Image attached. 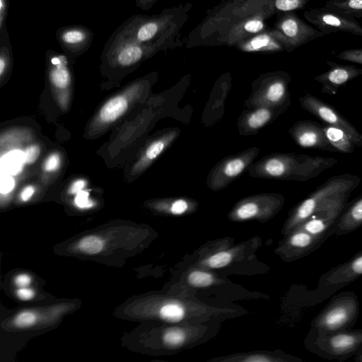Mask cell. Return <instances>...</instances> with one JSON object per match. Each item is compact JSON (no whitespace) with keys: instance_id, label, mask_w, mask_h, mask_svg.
Segmentation results:
<instances>
[{"instance_id":"3957f363","label":"cell","mask_w":362,"mask_h":362,"mask_svg":"<svg viewBox=\"0 0 362 362\" xmlns=\"http://www.w3.org/2000/svg\"><path fill=\"white\" fill-rule=\"evenodd\" d=\"M359 301L352 291H343L334 296L316 317L312 328L321 333H331L352 328L359 318Z\"/></svg>"},{"instance_id":"e575fe53","label":"cell","mask_w":362,"mask_h":362,"mask_svg":"<svg viewBox=\"0 0 362 362\" xmlns=\"http://www.w3.org/2000/svg\"><path fill=\"white\" fill-rule=\"evenodd\" d=\"M9 0H0V31L7 27V20L9 14Z\"/></svg>"},{"instance_id":"6da1fadb","label":"cell","mask_w":362,"mask_h":362,"mask_svg":"<svg viewBox=\"0 0 362 362\" xmlns=\"http://www.w3.org/2000/svg\"><path fill=\"white\" fill-rule=\"evenodd\" d=\"M338 163V160L335 158L296 153L273 154L252 165L249 172L254 178L305 182Z\"/></svg>"},{"instance_id":"f35d334b","label":"cell","mask_w":362,"mask_h":362,"mask_svg":"<svg viewBox=\"0 0 362 362\" xmlns=\"http://www.w3.org/2000/svg\"><path fill=\"white\" fill-rule=\"evenodd\" d=\"M264 28V24L261 21L252 20L247 22L245 27V30L251 34H256Z\"/></svg>"},{"instance_id":"ba28073f","label":"cell","mask_w":362,"mask_h":362,"mask_svg":"<svg viewBox=\"0 0 362 362\" xmlns=\"http://www.w3.org/2000/svg\"><path fill=\"white\" fill-rule=\"evenodd\" d=\"M305 110L328 126L346 133L357 147H362V134L340 112L329 103L311 94H306L299 99Z\"/></svg>"},{"instance_id":"5b68a950","label":"cell","mask_w":362,"mask_h":362,"mask_svg":"<svg viewBox=\"0 0 362 362\" xmlns=\"http://www.w3.org/2000/svg\"><path fill=\"white\" fill-rule=\"evenodd\" d=\"M159 50L141 45L114 31L105 44L101 58L107 67L126 71L136 68Z\"/></svg>"},{"instance_id":"b9f144b4","label":"cell","mask_w":362,"mask_h":362,"mask_svg":"<svg viewBox=\"0 0 362 362\" xmlns=\"http://www.w3.org/2000/svg\"><path fill=\"white\" fill-rule=\"evenodd\" d=\"M17 296L20 298L27 301L34 297V293L31 289L24 287L17 291Z\"/></svg>"},{"instance_id":"74e56055","label":"cell","mask_w":362,"mask_h":362,"mask_svg":"<svg viewBox=\"0 0 362 362\" xmlns=\"http://www.w3.org/2000/svg\"><path fill=\"white\" fill-rule=\"evenodd\" d=\"M89 195L87 192L80 191L75 199L77 205L81 208H91L93 204L88 199Z\"/></svg>"},{"instance_id":"30bf717a","label":"cell","mask_w":362,"mask_h":362,"mask_svg":"<svg viewBox=\"0 0 362 362\" xmlns=\"http://www.w3.org/2000/svg\"><path fill=\"white\" fill-rule=\"evenodd\" d=\"M305 17L325 35L346 32L362 36V27L354 18L339 15L326 8L307 10Z\"/></svg>"},{"instance_id":"277c9868","label":"cell","mask_w":362,"mask_h":362,"mask_svg":"<svg viewBox=\"0 0 362 362\" xmlns=\"http://www.w3.org/2000/svg\"><path fill=\"white\" fill-rule=\"evenodd\" d=\"M361 182L359 176L350 173L330 178L296 207L290 219L291 227L303 224L328 198L343 193H352Z\"/></svg>"},{"instance_id":"4fadbf2b","label":"cell","mask_w":362,"mask_h":362,"mask_svg":"<svg viewBox=\"0 0 362 362\" xmlns=\"http://www.w3.org/2000/svg\"><path fill=\"white\" fill-rule=\"evenodd\" d=\"M280 29L286 48L289 50L325 35L294 14H288L283 17L280 24Z\"/></svg>"},{"instance_id":"d590c367","label":"cell","mask_w":362,"mask_h":362,"mask_svg":"<svg viewBox=\"0 0 362 362\" xmlns=\"http://www.w3.org/2000/svg\"><path fill=\"white\" fill-rule=\"evenodd\" d=\"M40 153V147L38 145L29 147L24 152L25 162L27 164L34 163L39 157Z\"/></svg>"},{"instance_id":"7dc6e473","label":"cell","mask_w":362,"mask_h":362,"mask_svg":"<svg viewBox=\"0 0 362 362\" xmlns=\"http://www.w3.org/2000/svg\"><path fill=\"white\" fill-rule=\"evenodd\" d=\"M249 361H268V359H264V358H261V359L256 358V359H250Z\"/></svg>"},{"instance_id":"9a60e30c","label":"cell","mask_w":362,"mask_h":362,"mask_svg":"<svg viewBox=\"0 0 362 362\" xmlns=\"http://www.w3.org/2000/svg\"><path fill=\"white\" fill-rule=\"evenodd\" d=\"M361 276H362V252L323 275L319 280V288L326 291H336Z\"/></svg>"},{"instance_id":"836d02e7","label":"cell","mask_w":362,"mask_h":362,"mask_svg":"<svg viewBox=\"0 0 362 362\" xmlns=\"http://www.w3.org/2000/svg\"><path fill=\"white\" fill-rule=\"evenodd\" d=\"M190 203L184 198L173 201L170 205V211L175 215H180L187 212L190 208Z\"/></svg>"},{"instance_id":"7402d4cb","label":"cell","mask_w":362,"mask_h":362,"mask_svg":"<svg viewBox=\"0 0 362 362\" xmlns=\"http://www.w3.org/2000/svg\"><path fill=\"white\" fill-rule=\"evenodd\" d=\"M326 8L339 15L352 18H362V0H345L328 1Z\"/></svg>"},{"instance_id":"d6986e66","label":"cell","mask_w":362,"mask_h":362,"mask_svg":"<svg viewBox=\"0 0 362 362\" xmlns=\"http://www.w3.org/2000/svg\"><path fill=\"white\" fill-rule=\"evenodd\" d=\"M326 138L335 152L352 154L354 152L356 145L349 136L343 131L331 126H324Z\"/></svg>"},{"instance_id":"8fae6325","label":"cell","mask_w":362,"mask_h":362,"mask_svg":"<svg viewBox=\"0 0 362 362\" xmlns=\"http://www.w3.org/2000/svg\"><path fill=\"white\" fill-rule=\"evenodd\" d=\"M291 77L281 73L263 83L252 97V104L256 108L275 109L280 106L286 109L290 104L289 84Z\"/></svg>"},{"instance_id":"7c38bea8","label":"cell","mask_w":362,"mask_h":362,"mask_svg":"<svg viewBox=\"0 0 362 362\" xmlns=\"http://www.w3.org/2000/svg\"><path fill=\"white\" fill-rule=\"evenodd\" d=\"M55 36L59 45L71 61L89 50L94 34L85 26L71 25L58 29Z\"/></svg>"},{"instance_id":"52a82bcc","label":"cell","mask_w":362,"mask_h":362,"mask_svg":"<svg viewBox=\"0 0 362 362\" xmlns=\"http://www.w3.org/2000/svg\"><path fill=\"white\" fill-rule=\"evenodd\" d=\"M259 152V148L253 147L222 160L210 171L208 177V187L212 191L227 187L252 166Z\"/></svg>"},{"instance_id":"d4e9b609","label":"cell","mask_w":362,"mask_h":362,"mask_svg":"<svg viewBox=\"0 0 362 362\" xmlns=\"http://www.w3.org/2000/svg\"><path fill=\"white\" fill-rule=\"evenodd\" d=\"M81 252L89 255L100 253L103 249V240L98 236H89L82 238L79 243Z\"/></svg>"},{"instance_id":"8992f818","label":"cell","mask_w":362,"mask_h":362,"mask_svg":"<svg viewBox=\"0 0 362 362\" xmlns=\"http://www.w3.org/2000/svg\"><path fill=\"white\" fill-rule=\"evenodd\" d=\"M168 18L166 15L148 17L134 15L115 31L141 45L159 49L165 45Z\"/></svg>"},{"instance_id":"cb8c5ba5","label":"cell","mask_w":362,"mask_h":362,"mask_svg":"<svg viewBox=\"0 0 362 362\" xmlns=\"http://www.w3.org/2000/svg\"><path fill=\"white\" fill-rule=\"evenodd\" d=\"M283 43H279L270 36L263 35L252 39L245 46L247 51L279 50L282 49Z\"/></svg>"},{"instance_id":"4dcf8cb0","label":"cell","mask_w":362,"mask_h":362,"mask_svg":"<svg viewBox=\"0 0 362 362\" xmlns=\"http://www.w3.org/2000/svg\"><path fill=\"white\" fill-rule=\"evenodd\" d=\"M36 315L31 312H25L18 314L15 319V324L20 328L31 327L36 321Z\"/></svg>"},{"instance_id":"ab89813d","label":"cell","mask_w":362,"mask_h":362,"mask_svg":"<svg viewBox=\"0 0 362 362\" xmlns=\"http://www.w3.org/2000/svg\"><path fill=\"white\" fill-rule=\"evenodd\" d=\"M15 187V181L14 180L10 177L7 176L6 178H2V184H1V192L2 194H8Z\"/></svg>"},{"instance_id":"44dd1931","label":"cell","mask_w":362,"mask_h":362,"mask_svg":"<svg viewBox=\"0 0 362 362\" xmlns=\"http://www.w3.org/2000/svg\"><path fill=\"white\" fill-rule=\"evenodd\" d=\"M13 64V46L8 27L0 31V77L3 78Z\"/></svg>"},{"instance_id":"c3c4849f","label":"cell","mask_w":362,"mask_h":362,"mask_svg":"<svg viewBox=\"0 0 362 362\" xmlns=\"http://www.w3.org/2000/svg\"><path fill=\"white\" fill-rule=\"evenodd\" d=\"M328 1L340 2V1H345V0H328Z\"/></svg>"},{"instance_id":"e0dca14e","label":"cell","mask_w":362,"mask_h":362,"mask_svg":"<svg viewBox=\"0 0 362 362\" xmlns=\"http://www.w3.org/2000/svg\"><path fill=\"white\" fill-rule=\"evenodd\" d=\"M362 226V194L354 199L332 227L334 235L343 236Z\"/></svg>"},{"instance_id":"8d00e7d4","label":"cell","mask_w":362,"mask_h":362,"mask_svg":"<svg viewBox=\"0 0 362 362\" xmlns=\"http://www.w3.org/2000/svg\"><path fill=\"white\" fill-rule=\"evenodd\" d=\"M59 156L57 154H52L46 159L44 164V169L48 172L54 171L59 168Z\"/></svg>"},{"instance_id":"ac0fdd59","label":"cell","mask_w":362,"mask_h":362,"mask_svg":"<svg viewBox=\"0 0 362 362\" xmlns=\"http://www.w3.org/2000/svg\"><path fill=\"white\" fill-rule=\"evenodd\" d=\"M273 109L260 107L247 113L242 120L241 128L247 133H256L270 122L273 117Z\"/></svg>"},{"instance_id":"1f68e13d","label":"cell","mask_w":362,"mask_h":362,"mask_svg":"<svg viewBox=\"0 0 362 362\" xmlns=\"http://www.w3.org/2000/svg\"><path fill=\"white\" fill-rule=\"evenodd\" d=\"M184 333L178 329H173L168 331L164 337L165 342L172 346L180 345L184 342Z\"/></svg>"},{"instance_id":"9c48e42d","label":"cell","mask_w":362,"mask_h":362,"mask_svg":"<svg viewBox=\"0 0 362 362\" xmlns=\"http://www.w3.org/2000/svg\"><path fill=\"white\" fill-rule=\"evenodd\" d=\"M351 194L343 193L328 198L298 229L316 236L332 231V227L347 207Z\"/></svg>"},{"instance_id":"484cf974","label":"cell","mask_w":362,"mask_h":362,"mask_svg":"<svg viewBox=\"0 0 362 362\" xmlns=\"http://www.w3.org/2000/svg\"><path fill=\"white\" fill-rule=\"evenodd\" d=\"M184 310L182 307L175 304H169L161 310V316L170 322H178L183 319Z\"/></svg>"},{"instance_id":"ee69618b","label":"cell","mask_w":362,"mask_h":362,"mask_svg":"<svg viewBox=\"0 0 362 362\" xmlns=\"http://www.w3.org/2000/svg\"><path fill=\"white\" fill-rule=\"evenodd\" d=\"M86 186V182L84 180H79L75 181V182L72 185L70 189V194H76L82 191V190Z\"/></svg>"},{"instance_id":"4316f807","label":"cell","mask_w":362,"mask_h":362,"mask_svg":"<svg viewBox=\"0 0 362 362\" xmlns=\"http://www.w3.org/2000/svg\"><path fill=\"white\" fill-rule=\"evenodd\" d=\"M310 0H276L275 7L282 12H291L305 8Z\"/></svg>"},{"instance_id":"603a6c76","label":"cell","mask_w":362,"mask_h":362,"mask_svg":"<svg viewBox=\"0 0 362 362\" xmlns=\"http://www.w3.org/2000/svg\"><path fill=\"white\" fill-rule=\"evenodd\" d=\"M267 196H262L253 198L240 204L236 211V216L242 219L256 217L261 210V204L266 200Z\"/></svg>"},{"instance_id":"f1b7e54d","label":"cell","mask_w":362,"mask_h":362,"mask_svg":"<svg viewBox=\"0 0 362 362\" xmlns=\"http://www.w3.org/2000/svg\"><path fill=\"white\" fill-rule=\"evenodd\" d=\"M337 57L359 65H362V49L345 50L337 55Z\"/></svg>"},{"instance_id":"7a4b0ae2","label":"cell","mask_w":362,"mask_h":362,"mask_svg":"<svg viewBox=\"0 0 362 362\" xmlns=\"http://www.w3.org/2000/svg\"><path fill=\"white\" fill-rule=\"evenodd\" d=\"M307 347L322 359L343 361L362 350V330L350 328L321 333L311 328L307 338Z\"/></svg>"},{"instance_id":"7bdbcfd3","label":"cell","mask_w":362,"mask_h":362,"mask_svg":"<svg viewBox=\"0 0 362 362\" xmlns=\"http://www.w3.org/2000/svg\"><path fill=\"white\" fill-rule=\"evenodd\" d=\"M15 283L18 287L24 288L31 283V278L27 275H20L16 277Z\"/></svg>"},{"instance_id":"f6af8a7d","label":"cell","mask_w":362,"mask_h":362,"mask_svg":"<svg viewBox=\"0 0 362 362\" xmlns=\"http://www.w3.org/2000/svg\"><path fill=\"white\" fill-rule=\"evenodd\" d=\"M34 193L35 189L33 187H27L22 192L21 198L23 201L27 202L31 199Z\"/></svg>"},{"instance_id":"d6a6232c","label":"cell","mask_w":362,"mask_h":362,"mask_svg":"<svg viewBox=\"0 0 362 362\" xmlns=\"http://www.w3.org/2000/svg\"><path fill=\"white\" fill-rule=\"evenodd\" d=\"M231 254L222 252L212 256L208 261V264L212 268H219L227 266L231 262Z\"/></svg>"},{"instance_id":"f546056e","label":"cell","mask_w":362,"mask_h":362,"mask_svg":"<svg viewBox=\"0 0 362 362\" xmlns=\"http://www.w3.org/2000/svg\"><path fill=\"white\" fill-rule=\"evenodd\" d=\"M23 156H24V154L23 155L21 152H18L8 155L6 161L7 168L11 173L16 174L19 170H21L23 164L22 161L25 160V157Z\"/></svg>"},{"instance_id":"60d3db41","label":"cell","mask_w":362,"mask_h":362,"mask_svg":"<svg viewBox=\"0 0 362 362\" xmlns=\"http://www.w3.org/2000/svg\"><path fill=\"white\" fill-rule=\"evenodd\" d=\"M157 1V0H136L137 7L144 11L149 10Z\"/></svg>"},{"instance_id":"bcb514c9","label":"cell","mask_w":362,"mask_h":362,"mask_svg":"<svg viewBox=\"0 0 362 362\" xmlns=\"http://www.w3.org/2000/svg\"><path fill=\"white\" fill-rule=\"evenodd\" d=\"M354 361L356 362H362V350L354 356Z\"/></svg>"},{"instance_id":"2e32d148","label":"cell","mask_w":362,"mask_h":362,"mask_svg":"<svg viewBox=\"0 0 362 362\" xmlns=\"http://www.w3.org/2000/svg\"><path fill=\"white\" fill-rule=\"evenodd\" d=\"M330 70L317 76L314 80L322 85L324 94L335 96L349 82L362 75V69L351 65H339L328 61Z\"/></svg>"},{"instance_id":"ffe728a7","label":"cell","mask_w":362,"mask_h":362,"mask_svg":"<svg viewBox=\"0 0 362 362\" xmlns=\"http://www.w3.org/2000/svg\"><path fill=\"white\" fill-rule=\"evenodd\" d=\"M128 108L129 103L126 98L122 96L114 97L102 108L100 117L105 123L114 122L126 113Z\"/></svg>"},{"instance_id":"5bb4252c","label":"cell","mask_w":362,"mask_h":362,"mask_svg":"<svg viewBox=\"0 0 362 362\" xmlns=\"http://www.w3.org/2000/svg\"><path fill=\"white\" fill-rule=\"evenodd\" d=\"M289 134L301 147L335 152L326 138L324 126L311 120L296 122L289 130Z\"/></svg>"},{"instance_id":"83f0119b","label":"cell","mask_w":362,"mask_h":362,"mask_svg":"<svg viewBox=\"0 0 362 362\" xmlns=\"http://www.w3.org/2000/svg\"><path fill=\"white\" fill-rule=\"evenodd\" d=\"M189 280L193 286L204 287L212 284L213 277L211 275L206 273L194 272L191 274Z\"/></svg>"}]
</instances>
